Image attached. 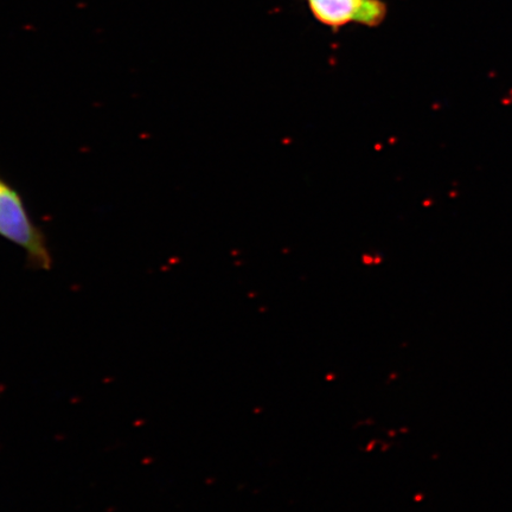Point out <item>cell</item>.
Listing matches in <instances>:
<instances>
[{"label":"cell","mask_w":512,"mask_h":512,"mask_svg":"<svg viewBox=\"0 0 512 512\" xmlns=\"http://www.w3.org/2000/svg\"><path fill=\"white\" fill-rule=\"evenodd\" d=\"M0 238L15 243L27 253L34 270L50 271L53 256L46 235L38 228L25 207L23 197L0 176Z\"/></svg>","instance_id":"obj_1"},{"label":"cell","mask_w":512,"mask_h":512,"mask_svg":"<svg viewBox=\"0 0 512 512\" xmlns=\"http://www.w3.org/2000/svg\"><path fill=\"white\" fill-rule=\"evenodd\" d=\"M313 18L331 29L349 24L376 28L386 21L388 6L383 0H304Z\"/></svg>","instance_id":"obj_2"}]
</instances>
